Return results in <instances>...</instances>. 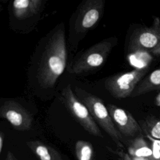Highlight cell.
I'll return each instance as SVG.
<instances>
[{
    "mask_svg": "<svg viewBox=\"0 0 160 160\" xmlns=\"http://www.w3.org/2000/svg\"><path fill=\"white\" fill-rule=\"evenodd\" d=\"M128 151L129 155L136 157H149L153 154V151L141 139L135 140L129 146Z\"/></svg>",
    "mask_w": 160,
    "mask_h": 160,
    "instance_id": "cell-12",
    "label": "cell"
},
{
    "mask_svg": "<svg viewBox=\"0 0 160 160\" xmlns=\"http://www.w3.org/2000/svg\"><path fill=\"white\" fill-rule=\"evenodd\" d=\"M103 0H88L81 6L75 22V30L78 33H86L100 20L104 12Z\"/></svg>",
    "mask_w": 160,
    "mask_h": 160,
    "instance_id": "cell-6",
    "label": "cell"
},
{
    "mask_svg": "<svg viewBox=\"0 0 160 160\" xmlns=\"http://www.w3.org/2000/svg\"><path fill=\"white\" fill-rule=\"evenodd\" d=\"M4 134L2 132H0V152H2V149L3 148L4 145Z\"/></svg>",
    "mask_w": 160,
    "mask_h": 160,
    "instance_id": "cell-19",
    "label": "cell"
},
{
    "mask_svg": "<svg viewBox=\"0 0 160 160\" xmlns=\"http://www.w3.org/2000/svg\"><path fill=\"white\" fill-rule=\"evenodd\" d=\"M107 148L109 151L116 154L122 160H158L157 158L154 157L153 154L149 157H136L131 156L128 153H126L121 150H113L108 146Z\"/></svg>",
    "mask_w": 160,
    "mask_h": 160,
    "instance_id": "cell-14",
    "label": "cell"
},
{
    "mask_svg": "<svg viewBox=\"0 0 160 160\" xmlns=\"http://www.w3.org/2000/svg\"><path fill=\"white\" fill-rule=\"evenodd\" d=\"M76 92L89 109L92 117L110 136L119 148H122L121 136L116 128L103 101L99 97L77 87Z\"/></svg>",
    "mask_w": 160,
    "mask_h": 160,
    "instance_id": "cell-2",
    "label": "cell"
},
{
    "mask_svg": "<svg viewBox=\"0 0 160 160\" xmlns=\"http://www.w3.org/2000/svg\"><path fill=\"white\" fill-rule=\"evenodd\" d=\"M148 57V54L146 53L138 52L136 55L131 56L130 58V60L131 63L135 66L139 68H141L146 65Z\"/></svg>",
    "mask_w": 160,
    "mask_h": 160,
    "instance_id": "cell-15",
    "label": "cell"
},
{
    "mask_svg": "<svg viewBox=\"0 0 160 160\" xmlns=\"http://www.w3.org/2000/svg\"><path fill=\"white\" fill-rule=\"evenodd\" d=\"M116 42V38H110L94 44L74 61L68 71L80 74L99 68L106 62Z\"/></svg>",
    "mask_w": 160,
    "mask_h": 160,
    "instance_id": "cell-3",
    "label": "cell"
},
{
    "mask_svg": "<svg viewBox=\"0 0 160 160\" xmlns=\"http://www.w3.org/2000/svg\"><path fill=\"white\" fill-rule=\"evenodd\" d=\"M151 134L154 138L160 139V121L157 122L156 124L153 127L151 131Z\"/></svg>",
    "mask_w": 160,
    "mask_h": 160,
    "instance_id": "cell-18",
    "label": "cell"
},
{
    "mask_svg": "<svg viewBox=\"0 0 160 160\" xmlns=\"http://www.w3.org/2000/svg\"><path fill=\"white\" fill-rule=\"evenodd\" d=\"M42 4L41 0H15L12 5V13L16 18L26 19L38 14Z\"/></svg>",
    "mask_w": 160,
    "mask_h": 160,
    "instance_id": "cell-9",
    "label": "cell"
},
{
    "mask_svg": "<svg viewBox=\"0 0 160 160\" xmlns=\"http://www.w3.org/2000/svg\"><path fill=\"white\" fill-rule=\"evenodd\" d=\"M26 143L38 160H63L56 149L40 141H30Z\"/></svg>",
    "mask_w": 160,
    "mask_h": 160,
    "instance_id": "cell-10",
    "label": "cell"
},
{
    "mask_svg": "<svg viewBox=\"0 0 160 160\" xmlns=\"http://www.w3.org/2000/svg\"><path fill=\"white\" fill-rule=\"evenodd\" d=\"M107 108L114 123L116 124L121 133L125 135H131L134 132L136 126L132 118L126 110L112 104H108Z\"/></svg>",
    "mask_w": 160,
    "mask_h": 160,
    "instance_id": "cell-8",
    "label": "cell"
},
{
    "mask_svg": "<svg viewBox=\"0 0 160 160\" xmlns=\"http://www.w3.org/2000/svg\"><path fill=\"white\" fill-rule=\"evenodd\" d=\"M138 71L116 74L105 80L104 86L107 91L115 98H123L129 95L138 78Z\"/></svg>",
    "mask_w": 160,
    "mask_h": 160,
    "instance_id": "cell-7",
    "label": "cell"
},
{
    "mask_svg": "<svg viewBox=\"0 0 160 160\" xmlns=\"http://www.w3.org/2000/svg\"><path fill=\"white\" fill-rule=\"evenodd\" d=\"M66 48L63 26L53 32L42 54L37 78L44 88H52L66 66Z\"/></svg>",
    "mask_w": 160,
    "mask_h": 160,
    "instance_id": "cell-1",
    "label": "cell"
},
{
    "mask_svg": "<svg viewBox=\"0 0 160 160\" xmlns=\"http://www.w3.org/2000/svg\"><path fill=\"white\" fill-rule=\"evenodd\" d=\"M75 153L78 160H92L94 149L90 142L79 140L75 145Z\"/></svg>",
    "mask_w": 160,
    "mask_h": 160,
    "instance_id": "cell-11",
    "label": "cell"
},
{
    "mask_svg": "<svg viewBox=\"0 0 160 160\" xmlns=\"http://www.w3.org/2000/svg\"><path fill=\"white\" fill-rule=\"evenodd\" d=\"M153 156L156 158H159L160 156V141L155 140L153 142Z\"/></svg>",
    "mask_w": 160,
    "mask_h": 160,
    "instance_id": "cell-16",
    "label": "cell"
},
{
    "mask_svg": "<svg viewBox=\"0 0 160 160\" xmlns=\"http://www.w3.org/2000/svg\"><path fill=\"white\" fill-rule=\"evenodd\" d=\"M151 81L154 84H160V70L154 71L151 75Z\"/></svg>",
    "mask_w": 160,
    "mask_h": 160,
    "instance_id": "cell-17",
    "label": "cell"
},
{
    "mask_svg": "<svg viewBox=\"0 0 160 160\" xmlns=\"http://www.w3.org/2000/svg\"><path fill=\"white\" fill-rule=\"evenodd\" d=\"M138 41L142 46L152 48L156 44L158 39L156 37L151 33L143 32L140 34Z\"/></svg>",
    "mask_w": 160,
    "mask_h": 160,
    "instance_id": "cell-13",
    "label": "cell"
},
{
    "mask_svg": "<svg viewBox=\"0 0 160 160\" xmlns=\"http://www.w3.org/2000/svg\"><path fill=\"white\" fill-rule=\"evenodd\" d=\"M5 160H17V159L14 157V156L13 155V154L11 152L8 151L6 154Z\"/></svg>",
    "mask_w": 160,
    "mask_h": 160,
    "instance_id": "cell-20",
    "label": "cell"
},
{
    "mask_svg": "<svg viewBox=\"0 0 160 160\" xmlns=\"http://www.w3.org/2000/svg\"><path fill=\"white\" fill-rule=\"evenodd\" d=\"M0 116L16 130L24 131L31 128L33 121L31 113L15 101L8 100L4 102L0 108Z\"/></svg>",
    "mask_w": 160,
    "mask_h": 160,
    "instance_id": "cell-5",
    "label": "cell"
},
{
    "mask_svg": "<svg viewBox=\"0 0 160 160\" xmlns=\"http://www.w3.org/2000/svg\"><path fill=\"white\" fill-rule=\"evenodd\" d=\"M61 99L72 116L87 132L97 137H103L88 108L74 95L71 84H68L62 89Z\"/></svg>",
    "mask_w": 160,
    "mask_h": 160,
    "instance_id": "cell-4",
    "label": "cell"
}]
</instances>
